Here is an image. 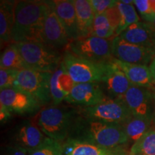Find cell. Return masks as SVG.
<instances>
[{
	"mask_svg": "<svg viewBox=\"0 0 155 155\" xmlns=\"http://www.w3.org/2000/svg\"><path fill=\"white\" fill-rule=\"evenodd\" d=\"M53 73L40 72L32 69L18 71L15 87L28 93L38 101L42 106L52 101L50 94V79Z\"/></svg>",
	"mask_w": 155,
	"mask_h": 155,
	"instance_id": "7",
	"label": "cell"
},
{
	"mask_svg": "<svg viewBox=\"0 0 155 155\" xmlns=\"http://www.w3.org/2000/svg\"><path fill=\"white\" fill-rule=\"evenodd\" d=\"M11 116L12 112L5 106L0 104V121H1V123H5L10 119Z\"/></svg>",
	"mask_w": 155,
	"mask_h": 155,
	"instance_id": "34",
	"label": "cell"
},
{
	"mask_svg": "<svg viewBox=\"0 0 155 155\" xmlns=\"http://www.w3.org/2000/svg\"><path fill=\"white\" fill-rule=\"evenodd\" d=\"M153 119L132 116L124 123L122 127L127 135L129 143H134L152 127Z\"/></svg>",
	"mask_w": 155,
	"mask_h": 155,
	"instance_id": "23",
	"label": "cell"
},
{
	"mask_svg": "<svg viewBox=\"0 0 155 155\" xmlns=\"http://www.w3.org/2000/svg\"><path fill=\"white\" fill-rule=\"evenodd\" d=\"M1 155H29V152L22 147L10 144L4 147Z\"/></svg>",
	"mask_w": 155,
	"mask_h": 155,
	"instance_id": "33",
	"label": "cell"
},
{
	"mask_svg": "<svg viewBox=\"0 0 155 155\" xmlns=\"http://www.w3.org/2000/svg\"><path fill=\"white\" fill-rule=\"evenodd\" d=\"M149 66H150L151 74H152L153 83H154V85L155 86V58Z\"/></svg>",
	"mask_w": 155,
	"mask_h": 155,
	"instance_id": "36",
	"label": "cell"
},
{
	"mask_svg": "<svg viewBox=\"0 0 155 155\" xmlns=\"http://www.w3.org/2000/svg\"><path fill=\"white\" fill-rule=\"evenodd\" d=\"M17 1L0 2V39L1 43L12 42V31L15 22V7Z\"/></svg>",
	"mask_w": 155,
	"mask_h": 155,
	"instance_id": "22",
	"label": "cell"
},
{
	"mask_svg": "<svg viewBox=\"0 0 155 155\" xmlns=\"http://www.w3.org/2000/svg\"><path fill=\"white\" fill-rule=\"evenodd\" d=\"M53 7L71 42L80 38L74 0L53 1Z\"/></svg>",
	"mask_w": 155,
	"mask_h": 155,
	"instance_id": "16",
	"label": "cell"
},
{
	"mask_svg": "<svg viewBox=\"0 0 155 155\" xmlns=\"http://www.w3.org/2000/svg\"><path fill=\"white\" fill-rule=\"evenodd\" d=\"M114 63L124 73L133 86L155 89L150 66L122 62L114 58Z\"/></svg>",
	"mask_w": 155,
	"mask_h": 155,
	"instance_id": "18",
	"label": "cell"
},
{
	"mask_svg": "<svg viewBox=\"0 0 155 155\" xmlns=\"http://www.w3.org/2000/svg\"><path fill=\"white\" fill-rule=\"evenodd\" d=\"M52 1H17L15 22L12 31L13 43L36 42L43 43L42 30Z\"/></svg>",
	"mask_w": 155,
	"mask_h": 155,
	"instance_id": "1",
	"label": "cell"
},
{
	"mask_svg": "<svg viewBox=\"0 0 155 155\" xmlns=\"http://www.w3.org/2000/svg\"><path fill=\"white\" fill-rule=\"evenodd\" d=\"M129 155H155V125L134 143Z\"/></svg>",
	"mask_w": 155,
	"mask_h": 155,
	"instance_id": "25",
	"label": "cell"
},
{
	"mask_svg": "<svg viewBox=\"0 0 155 155\" xmlns=\"http://www.w3.org/2000/svg\"><path fill=\"white\" fill-rule=\"evenodd\" d=\"M154 92V114H153V124L155 125V89Z\"/></svg>",
	"mask_w": 155,
	"mask_h": 155,
	"instance_id": "38",
	"label": "cell"
},
{
	"mask_svg": "<svg viewBox=\"0 0 155 155\" xmlns=\"http://www.w3.org/2000/svg\"><path fill=\"white\" fill-rule=\"evenodd\" d=\"M68 139L106 148L129 144L121 124L88 119L80 114L73 124Z\"/></svg>",
	"mask_w": 155,
	"mask_h": 155,
	"instance_id": "2",
	"label": "cell"
},
{
	"mask_svg": "<svg viewBox=\"0 0 155 155\" xmlns=\"http://www.w3.org/2000/svg\"><path fill=\"white\" fill-rule=\"evenodd\" d=\"M154 51H155V43H154Z\"/></svg>",
	"mask_w": 155,
	"mask_h": 155,
	"instance_id": "39",
	"label": "cell"
},
{
	"mask_svg": "<svg viewBox=\"0 0 155 155\" xmlns=\"http://www.w3.org/2000/svg\"><path fill=\"white\" fill-rule=\"evenodd\" d=\"M63 143L47 137L40 146L29 152V155H63Z\"/></svg>",
	"mask_w": 155,
	"mask_h": 155,
	"instance_id": "28",
	"label": "cell"
},
{
	"mask_svg": "<svg viewBox=\"0 0 155 155\" xmlns=\"http://www.w3.org/2000/svg\"><path fill=\"white\" fill-rule=\"evenodd\" d=\"M79 114L84 117L109 123L123 124L132 116L123 98H109L96 106H78Z\"/></svg>",
	"mask_w": 155,
	"mask_h": 155,
	"instance_id": "8",
	"label": "cell"
},
{
	"mask_svg": "<svg viewBox=\"0 0 155 155\" xmlns=\"http://www.w3.org/2000/svg\"><path fill=\"white\" fill-rule=\"evenodd\" d=\"M42 39L43 43L56 49L67 46L71 42L63 25L54 11L53 1L51 7L45 19Z\"/></svg>",
	"mask_w": 155,
	"mask_h": 155,
	"instance_id": "14",
	"label": "cell"
},
{
	"mask_svg": "<svg viewBox=\"0 0 155 155\" xmlns=\"http://www.w3.org/2000/svg\"><path fill=\"white\" fill-rule=\"evenodd\" d=\"M18 71L13 69L0 68V91L14 88Z\"/></svg>",
	"mask_w": 155,
	"mask_h": 155,
	"instance_id": "29",
	"label": "cell"
},
{
	"mask_svg": "<svg viewBox=\"0 0 155 155\" xmlns=\"http://www.w3.org/2000/svg\"><path fill=\"white\" fill-rule=\"evenodd\" d=\"M0 104L12 113L24 115L38 111L42 105L33 96L16 88L0 91Z\"/></svg>",
	"mask_w": 155,
	"mask_h": 155,
	"instance_id": "11",
	"label": "cell"
},
{
	"mask_svg": "<svg viewBox=\"0 0 155 155\" xmlns=\"http://www.w3.org/2000/svg\"><path fill=\"white\" fill-rule=\"evenodd\" d=\"M91 36L103 39L115 38V30L111 27L105 12L95 17Z\"/></svg>",
	"mask_w": 155,
	"mask_h": 155,
	"instance_id": "27",
	"label": "cell"
},
{
	"mask_svg": "<svg viewBox=\"0 0 155 155\" xmlns=\"http://www.w3.org/2000/svg\"><path fill=\"white\" fill-rule=\"evenodd\" d=\"M102 83L112 98L123 96L133 86L124 73L114 63V58L108 63L107 71Z\"/></svg>",
	"mask_w": 155,
	"mask_h": 155,
	"instance_id": "17",
	"label": "cell"
},
{
	"mask_svg": "<svg viewBox=\"0 0 155 155\" xmlns=\"http://www.w3.org/2000/svg\"><path fill=\"white\" fill-rule=\"evenodd\" d=\"M144 22L147 23L152 30L155 33V14H151L142 16Z\"/></svg>",
	"mask_w": 155,
	"mask_h": 155,
	"instance_id": "35",
	"label": "cell"
},
{
	"mask_svg": "<svg viewBox=\"0 0 155 155\" xmlns=\"http://www.w3.org/2000/svg\"><path fill=\"white\" fill-rule=\"evenodd\" d=\"M122 98L133 116L153 119L154 98L152 89L131 86Z\"/></svg>",
	"mask_w": 155,
	"mask_h": 155,
	"instance_id": "10",
	"label": "cell"
},
{
	"mask_svg": "<svg viewBox=\"0 0 155 155\" xmlns=\"http://www.w3.org/2000/svg\"><path fill=\"white\" fill-rule=\"evenodd\" d=\"M120 2L125 5H133L134 4V1H131V0H121Z\"/></svg>",
	"mask_w": 155,
	"mask_h": 155,
	"instance_id": "37",
	"label": "cell"
},
{
	"mask_svg": "<svg viewBox=\"0 0 155 155\" xmlns=\"http://www.w3.org/2000/svg\"><path fill=\"white\" fill-rule=\"evenodd\" d=\"M111 63V62H110ZM108 63L98 64L83 59L65 50L61 65L75 84L102 83Z\"/></svg>",
	"mask_w": 155,
	"mask_h": 155,
	"instance_id": "5",
	"label": "cell"
},
{
	"mask_svg": "<svg viewBox=\"0 0 155 155\" xmlns=\"http://www.w3.org/2000/svg\"><path fill=\"white\" fill-rule=\"evenodd\" d=\"M74 5L80 38L90 37L95 16L89 0H74Z\"/></svg>",
	"mask_w": 155,
	"mask_h": 155,
	"instance_id": "21",
	"label": "cell"
},
{
	"mask_svg": "<svg viewBox=\"0 0 155 155\" xmlns=\"http://www.w3.org/2000/svg\"><path fill=\"white\" fill-rule=\"evenodd\" d=\"M119 37L129 43L154 49L155 33L144 22H138L130 25Z\"/></svg>",
	"mask_w": 155,
	"mask_h": 155,
	"instance_id": "20",
	"label": "cell"
},
{
	"mask_svg": "<svg viewBox=\"0 0 155 155\" xmlns=\"http://www.w3.org/2000/svg\"><path fill=\"white\" fill-rule=\"evenodd\" d=\"M116 5L121 15V20L115 32V38L119 36L122 32L131 25L140 22V18L133 5H125L120 1L116 2Z\"/></svg>",
	"mask_w": 155,
	"mask_h": 155,
	"instance_id": "26",
	"label": "cell"
},
{
	"mask_svg": "<svg viewBox=\"0 0 155 155\" xmlns=\"http://www.w3.org/2000/svg\"><path fill=\"white\" fill-rule=\"evenodd\" d=\"M0 66L2 68L17 71L28 68L18 48L14 43L9 45L4 50L0 59Z\"/></svg>",
	"mask_w": 155,
	"mask_h": 155,
	"instance_id": "24",
	"label": "cell"
},
{
	"mask_svg": "<svg viewBox=\"0 0 155 155\" xmlns=\"http://www.w3.org/2000/svg\"><path fill=\"white\" fill-rule=\"evenodd\" d=\"M128 155H129V154H128Z\"/></svg>",
	"mask_w": 155,
	"mask_h": 155,
	"instance_id": "40",
	"label": "cell"
},
{
	"mask_svg": "<svg viewBox=\"0 0 155 155\" xmlns=\"http://www.w3.org/2000/svg\"><path fill=\"white\" fill-rule=\"evenodd\" d=\"M100 83H86L75 84L65 101L81 107L96 106L111 98L103 91Z\"/></svg>",
	"mask_w": 155,
	"mask_h": 155,
	"instance_id": "12",
	"label": "cell"
},
{
	"mask_svg": "<svg viewBox=\"0 0 155 155\" xmlns=\"http://www.w3.org/2000/svg\"><path fill=\"white\" fill-rule=\"evenodd\" d=\"M78 115V107L49 106L40 111L35 124L46 137L64 143Z\"/></svg>",
	"mask_w": 155,
	"mask_h": 155,
	"instance_id": "3",
	"label": "cell"
},
{
	"mask_svg": "<svg viewBox=\"0 0 155 155\" xmlns=\"http://www.w3.org/2000/svg\"><path fill=\"white\" fill-rule=\"evenodd\" d=\"M75 83L61 64L50 79V94L54 106H58L71 93Z\"/></svg>",
	"mask_w": 155,
	"mask_h": 155,
	"instance_id": "19",
	"label": "cell"
},
{
	"mask_svg": "<svg viewBox=\"0 0 155 155\" xmlns=\"http://www.w3.org/2000/svg\"><path fill=\"white\" fill-rule=\"evenodd\" d=\"M47 137L35 123L25 120L15 127L11 144L17 145L30 152L40 146Z\"/></svg>",
	"mask_w": 155,
	"mask_h": 155,
	"instance_id": "13",
	"label": "cell"
},
{
	"mask_svg": "<svg viewBox=\"0 0 155 155\" xmlns=\"http://www.w3.org/2000/svg\"><path fill=\"white\" fill-rule=\"evenodd\" d=\"M91 6L94 16L96 17L104 13L105 12L116 5V1L112 0H89Z\"/></svg>",
	"mask_w": 155,
	"mask_h": 155,
	"instance_id": "30",
	"label": "cell"
},
{
	"mask_svg": "<svg viewBox=\"0 0 155 155\" xmlns=\"http://www.w3.org/2000/svg\"><path fill=\"white\" fill-rule=\"evenodd\" d=\"M117 2V1H116ZM106 16H107L108 21H109L110 24H111V27L113 28L114 30H116V29L119 27L120 20H121V15H120V12L118 8L117 5H116L111 7V8L107 9L105 12Z\"/></svg>",
	"mask_w": 155,
	"mask_h": 155,
	"instance_id": "31",
	"label": "cell"
},
{
	"mask_svg": "<svg viewBox=\"0 0 155 155\" xmlns=\"http://www.w3.org/2000/svg\"><path fill=\"white\" fill-rule=\"evenodd\" d=\"M134 5L136 6L141 17L153 14L152 0H135L134 1Z\"/></svg>",
	"mask_w": 155,
	"mask_h": 155,
	"instance_id": "32",
	"label": "cell"
},
{
	"mask_svg": "<svg viewBox=\"0 0 155 155\" xmlns=\"http://www.w3.org/2000/svg\"><path fill=\"white\" fill-rule=\"evenodd\" d=\"M111 39H103L94 36L79 38L70 42L68 51L78 57L98 64H106L114 60Z\"/></svg>",
	"mask_w": 155,
	"mask_h": 155,
	"instance_id": "6",
	"label": "cell"
},
{
	"mask_svg": "<svg viewBox=\"0 0 155 155\" xmlns=\"http://www.w3.org/2000/svg\"><path fill=\"white\" fill-rule=\"evenodd\" d=\"M63 155H128V144L115 148H106L88 143L67 139L63 143Z\"/></svg>",
	"mask_w": 155,
	"mask_h": 155,
	"instance_id": "15",
	"label": "cell"
},
{
	"mask_svg": "<svg viewBox=\"0 0 155 155\" xmlns=\"http://www.w3.org/2000/svg\"><path fill=\"white\" fill-rule=\"evenodd\" d=\"M14 44L29 69L53 73L63 61V55L58 49L45 43L26 42Z\"/></svg>",
	"mask_w": 155,
	"mask_h": 155,
	"instance_id": "4",
	"label": "cell"
},
{
	"mask_svg": "<svg viewBox=\"0 0 155 155\" xmlns=\"http://www.w3.org/2000/svg\"><path fill=\"white\" fill-rule=\"evenodd\" d=\"M112 55L122 62L139 65H150L155 58L152 48L129 43L119 36L112 40Z\"/></svg>",
	"mask_w": 155,
	"mask_h": 155,
	"instance_id": "9",
	"label": "cell"
}]
</instances>
